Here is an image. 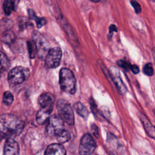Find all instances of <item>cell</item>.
I'll use <instances>...</instances> for the list:
<instances>
[{"instance_id":"6da1fadb","label":"cell","mask_w":155,"mask_h":155,"mask_svg":"<svg viewBox=\"0 0 155 155\" xmlns=\"http://www.w3.org/2000/svg\"><path fill=\"white\" fill-rule=\"evenodd\" d=\"M24 128V122L17 116L12 114L1 116V136L4 138H12L19 134Z\"/></svg>"},{"instance_id":"7a4b0ae2","label":"cell","mask_w":155,"mask_h":155,"mask_svg":"<svg viewBox=\"0 0 155 155\" xmlns=\"http://www.w3.org/2000/svg\"><path fill=\"white\" fill-rule=\"evenodd\" d=\"M76 78L73 73L68 68H63L59 72V84L61 88L69 94L76 91Z\"/></svg>"},{"instance_id":"3957f363","label":"cell","mask_w":155,"mask_h":155,"mask_svg":"<svg viewBox=\"0 0 155 155\" xmlns=\"http://www.w3.org/2000/svg\"><path fill=\"white\" fill-rule=\"evenodd\" d=\"M30 75L28 68L23 67H16L12 68L8 74L7 80L9 84L15 86L22 84Z\"/></svg>"},{"instance_id":"277c9868","label":"cell","mask_w":155,"mask_h":155,"mask_svg":"<svg viewBox=\"0 0 155 155\" xmlns=\"http://www.w3.org/2000/svg\"><path fill=\"white\" fill-rule=\"evenodd\" d=\"M57 109L59 116L66 124L73 125L74 122L73 109L68 102L65 99H61L57 102Z\"/></svg>"},{"instance_id":"5b68a950","label":"cell","mask_w":155,"mask_h":155,"mask_svg":"<svg viewBox=\"0 0 155 155\" xmlns=\"http://www.w3.org/2000/svg\"><path fill=\"white\" fill-rule=\"evenodd\" d=\"M62 58V50L59 47L50 48L45 59V64L48 68H54L60 64Z\"/></svg>"},{"instance_id":"8992f818","label":"cell","mask_w":155,"mask_h":155,"mask_svg":"<svg viewBox=\"0 0 155 155\" xmlns=\"http://www.w3.org/2000/svg\"><path fill=\"white\" fill-rule=\"evenodd\" d=\"M64 129V120L59 116L53 115L50 117L46 128L47 132L50 136H56Z\"/></svg>"},{"instance_id":"52a82bcc","label":"cell","mask_w":155,"mask_h":155,"mask_svg":"<svg viewBox=\"0 0 155 155\" xmlns=\"http://www.w3.org/2000/svg\"><path fill=\"white\" fill-rule=\"evenodd\" d=\"M96 147L94 139L90 134H85L81 139L79 147L80 154H90L94 152Z\"/></svg>"},{"instance_id":"ba28073f","label":"cell","mask_w":155,"mask_h":155,"mask_svg":"<svg viewBox=\"0 0 155 155\" xmlns=\"http://www.w3.org/2000/svg\"><path fill=\"white\" fill-rule=\"evenodd\" d=\"M33 41L35 44L37 53L40 58L46 56L48 51V46L46 40L38 31H35L33 34Z\"/></svg>"},{"instance_id":"9c48e42d","label":"cell","mask_w":155,"mask_h":155,"mask_svg":"<svg viewBox=\"0 0 155 155\" xmlns=\"http://www.w3.org/2000/svg\"><path fill=\"white\" fill-rule=\"evenodd\" d=\"M110 74L118 91L120 94H124L127 89L124 84L123 83L122 79L120 78L117 70L114 68V67H112V68L111 67V69L110 71Z\"/></svg>"},{"instance_id":"30bf717a","label":"cell","mask_w":155,"mask_h":155,"mask_svg":"<svg viewBox=\"0 0 155 155\" xmlns=\"http://www.w3.org/2000/svg\"><path fill=\"white\" fill-rule=\"evenodd\" d=\"M53 108V107H41L36 116L38 124L43 125L49 119Z\"/></svg>"},{"instance_id":"8fae6325","label":"cell","mask_w":155,"mask_h":155,"mask_svg":"<svg viewBox=\"0 0 155 155\" xmlns=\"http://www.w3.org/2000/svg\"><path fill=\"white\" fill-rule=\"evenodd\" d=\"M19 153L18 143L12 138H8L4 146V154L5 155H16Z\"/></svg>"},{"instance_id":"7c38bea8","label":"cell","mask_w":155,"mask_h":155,"mask_svg":"<svg viewBox=\"0 0 155 155\" xmlns=\"http://www.w3.org/2000/svg\"><path fill=\"white\" fill-rule=\"evenodd\" d=\"M44 154L46 155H64L66 154V151L61 144L53 143L47 148Z\"/></svg>"},{"instance_id":"4fadbf2b","label":"cell","mask_w":155,"mask_h":155,"mask_svg":"<svg viewBox=\"0 0 155 155\" xmlns=\"http://www.w3.org/2000/svg\"><path fill=\"white\" fill-rule=\"evenodd\" d=\"M38 101L41 107H53L54 97L51 93H44L40 95Z\"/></svg>"},{"instance_id":"5bb4252c","label":"cell","mask_w":155,"mask_h":155,"mask_svg":"<svg viewBox=\"0 0 155 155\" xmlns=\"http://www.w3.org/2000/svg\"><path fill=\"white\" fill-rule=\"evenodd\" d=\"M140 119L142 122V124L144 125L145 129L146 131L147 132V133L148 134V135L150 136L153 137L154 139H155V128L151 125V124L150 123L148 120H147V119L145 117L144 115L140 114Z\"/></svg>"},{"instance_id":"9a60e30c","label":"cell","mask_w":155,"mask_h":155,"mask_svg":"<svg viewBox=\"0 0 155 155\" xmlns=\"http://www.w3.org/2000/svg\"><path fill=\"white\" fill-rule=\"evenodd\" d=\"M27 12H28V15L29 18L34 20L36 22L38 28H41L46 24V23H47L46 19L44 18L38 17L33 10L28 9Z\"/></svg>"},{"instance_id":"2e32d148","label":"cell","mask_w":155,"mask_h":155,"mask_svg":"<svg viewBox=\"0 0 155 155\" xmlns=\"http://www.w3.org/2000/svg\"><path fill=\"white\" fill-rule=\"evenodd\" d=\"M55 137L59 143H64L68 142L70 139L71 135H70V133L67 130L64 129L59 133H58Z\"/></svg>"},{"instance_id":"e0dca14e","label":"cell","mask_w":155,"mask_h":155,"mask_svg":"<svg viewBox=\"0 0 155 155\" xmlns=\"http://www.w3.org/2000/svg\"><path fill=\"white\" fill-rule=\"evenodd\" d=\"M74 108L81 117H86L88 116V111L86 107L81 102H76L74 104Z\"/></svg>"},{"instance_id":"ac0fdd59","label":"cell","mask_w":155,"mask_h":155,"mask_svg":"<svg viewBox=\"0 0 155 155\" xmlns=\"http://www.w3.org/2000/svg\"><path fill=\"white\" fill-rule=\"evenodd\" d=\"M15 39V34L12 31H5L1 36V40L2 42L6 44H10L14 41Z\"/></svg>"},{"instance_id":"d6986e66","label":"cell","mask_w":155,"mask_h":155,"mask_svg":"<svg viewBox=\"0 0 155 155\" xmlns=\"http://www.w3.org/2000/svg\"><path fill=\"white\" fill-rule=\"evenodd\" d=\"M10 65V62L8 58L3 53H1V72L3 73L7 70Z\"/></svg>"},{"instance_id":"ffe728a7","label":"cell","mask_w":155,"mask_h":155,"mask_svg":"<svg viewBox=\"0 0 155 155\" xmlns=\"http://www.w3.org/2000/svg\"><path fill=\"white\" fill-rule=\"evenodd\" d=\"M3 10L7 16L11 15L12 11H14L13 5L10 0H4L3 3Z\"/></svg>"},{"instance_id":"44dd1931","label":"cell","mask_w":155,"mask_h":155,"mask_svg":"<svg viewBox=\"0 0 155 155\" xmlns=\"http://www.w3.org/2000/svg\"><path fill=\"white\" fill-rule=\"evenodd\" d=\"M107 142H108V145L110 146V147L111 149H113V148L117 149L120 146L118 144V141L117 140L116 138L114 136V135H113L111 134H108Z\"/></svg>"},{"instance_id":"7402d4cb","label":"cell","mask_w":155,"mask_h":155,"mask_svg":"<svg viewBox=\"0 0 155 155\" xmlns=\"http://www.w3.org/2000/svg\"><path fill=\"white\" fill-rule=\"evenodd\" d=\"M13 101V96L10 91H5L4 93L2 102L7 106L10 105Z\"/></svg>"},{"instance_id":"603a6c76","label":"cell","mask_w":155,"mask_h":155,"mask_svg":"<svg viewBox=\"0 0 155 155\" xmlns=\"http://www.w3.org/2000/svg\"><path fill=\"white\" fill-rule=\"evenodd\" d=\"M143 71L144 74L147 76H152L154 72L152 64L151 63L146 64L143 68Z\"/></svg>"},{"instance_id":"cb8c5ba5","label":"cell","mask_w":155,"mask_h":155,"mask_svg":"<svg viewBox=\"0 0 155 155\" xmlns=\"http://www.w3.org/2000/svg\"><path fill=\"white\" fill-rule=\"evenodd\" d=\"M117 64L119 67H122V68H124L125 70H130L131 66V64H130L128 62H127L125 60H119V61H117Z\"/></svg>"},{"instance_id":"d4e9b609","label":"cell","mask_w":155,"mask_h":155,"mask_svg":"<svg viewBox=\"0 0 155 155\" xmlns=\"http://www.w3.org/2000/svg\"><path fill=\"white\" fill-rule=\"evenodd\" d=\"M130 4L134 8L136 13H139L141 12V7L136 0H130Z\"/></svg>"},{"instance_id":"484cf974","label":"cell","mask_w":155,"mask_h":155,"mask_svg":"<svg viewBox=\"0 0 155 155\" xmlns=\"http://www.w3.org/2000/svg\"><path fill=\"white\" fill-rule=\"evenodd\" d=\"M30 24H31L25 18L21 19L19 22V26L22 29H24V28H27V27H28L30 25Z\"/></svg>"},{"instance_id":"4316f807","label":"cell","mask_w":155,"mask_h":155,"mask_svg":"<svg viewBox=\"0 0 155 155\" xmlns=\"http://www.w3.org/2000/svg\"><path fill=\"white\" fill-rule=\"evenodd\" d=\"M27 46H28V52H29L30 57L31 59H33L35 57V51H34L33 45L30 42H28Z\"/></svg>"},{"instance_id":"83f0119b","label":"cell","mask_w":155,"mask_h":155,"mask_svg":"<svg viewBox=\"0 0 155 155\" xmlns=\"http://www.w3.org/2000/svg\"><path fill=\"white\" fill-rule=\"evenodd\" d=\"M130 70L132 71V72L134 74H137L139 72V67L136 65H131Z\"/></svg>"},{"instance_id":"f1b7e54d","label":"cell","mask_w":155,"mask_h":155,"mask_svg":"<svg viewBox=\"0 0 155 155\" xmlns=\"http://www.w3.org/2000/svg\"><path fill=\"white\" fill-rule=\"evenodd\" d=\"M10 1H11V2H12V5H13L14 11H16L21 0H10Z\"/></svg>"},{"instance_id":"f546056e","label":"cell","mask_w":155,"mask_h":155,"mask_svg":"<svg viewBox=\"0 0 155 155\" xmlns=\"http://www.w3.org/2000/svg\"><path fill=\"white\" fill-rule=\"evenodd\" d=\"M113 31H117V27L114 25H111L109 28V33L112 34Z\"/></svg>"},{"instance_id":"4dcf8cb0","label":"cell","mask_w":155,"mask_h":155,"mask_svg":"<svg viewBox=\"0 0 155 155\" xmlns=\"http://www.w3.org/2000/svg\"><path fill=\"white\" fill-rule=\"evenodd\" d=\"M90 1H91V2H95V3H96V2H100V1H101V0H90Z\"/></svg>"},{"instance_id":"1f68e13d","label":"cell","mask_w":155,"mask_h":155,"mask_svg":"<svg viewBox=\"0 0 155 155\" xmlns=\"http://www.w3.org/2000/svg\"><path fill=\"white\" fill-rule=\"evenodd\" d=\"M154 113H155V110H154Z\"/></svg>"}]
</instances>
